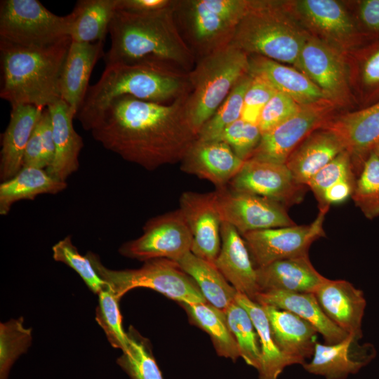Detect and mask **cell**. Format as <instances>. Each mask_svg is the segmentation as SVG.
Returning a JSON list of instances; mask_svg holds the SVG:
<instances>
[{
	"instance_id": "obj_3",
	"label": "cell",
	"mask_w": 379,
	"mask_h": 379,
	"mask_svg": "<svg viewBox=\"0 0 379 379\" xmlns=\"http://www.w3.org/2000/svg\"><path fill=\"white\" fill-rule=\"evenodd\" d=\"M188 73L152 62L114 63L105 65L99 80L90 85L76 115L90 131L112 100L130 95L140 100L164 104L188 93Z\"/></svg>"
},
{
	"instance_id": "obj_25",
	"label": "cell",
	"mask_w": 379,
	"mask_h": 379,
	"mask_svg": "<svg viewBox=\"0 0 379 379\" xmlns=\"http://www.w3.org/2000/svg\"><path fill=\"white\" fill-rule=\"evenodd\" d=\"M256 275L260 292L314 293L326 279L314 267L309 255L281 260L256 268Z\"/></svg>"
},
{
	"instance_id": "obj_2",
	"label": "cell",
	"mask_w": 379,
	"mask_h": 379,
	"mask_svg": "<svg viewBox=\"0 0 379 379\" xmlns=\"http://www.w3.org/2000/svg\"><path fill=\"white\" fill-rule=\"evenodd\" d=\"M175 5L149 13L116 10L109 26L111 46L103 57L105 65L152 62L189 73L196 60L178 30Z\"/></svg>"
},
{
	"instance_id": "obj_45",
	"label": "cell",
	"mask_w": 379,
	"mask_h": 379,
	"mask_svg": "<svg viewBox=\"0 0 379 379\" xmlns=\"http://www.w3.org/2000/svg\"><path fill=\"white\" fill-rule=\"evenodd\" d=\"M302 105L277 91L261 112L258 126L262 134L268 133L295 114Z\"/></svg>"
},
{
	"instance_id": "obj_18",
	"label": "cell",
	"mask_w": 379,
	"mask_h": 379,
	"mask_svg": "<svg viewBox=\"0 0 379 379\" xmlns=\"http://www.w3.org/2000/svg\"><path fill=\"white\" fill-rule=\"evenodd\" d=\"M314 294L329 319L348 334L361 338L366 305L362 291L347 281L326 278Z\"/></svg>"
},
{
	"instance_id": "obj_46",
	"label": "cell",
	"mask_w": 379,
	"mask_h": 379,
	"mask_svg": "<svg viewBox=\"0 0 379 379\" xmlns=\"http://www.w3.org/2000/svg\"><path fill=\"white\" fill-rule=\"evenodd\" d=\"M251 76V83L244 96L241 119L258 125L262 110L277 91L265 79Z\"/></svg>"
},
{
	"instance_id": "obj_15",
	"label": "cell",
	"mask_w": 379,
	"mask_h": 379,
	"mask_svg": "<svg viewBox=\"0 0 379 379\" xmlns=\"http://www.w3.org/2000/svg\"><path fill=\"white\" fill-rule=\"evenodd\" d=\"M179 203V209L193 237L191 252L214 264L220 250L222 224L214 192H185L181 194Z\"/></svg>"
},
{
	"instance_id": "obj_28",
	"label": "cell",
	"mask_w": 379,
	"mask_h": 379,
	"mask_svg": "<svg viewBox=\"0 0 379 379\" xmlns=\"http://www.w3.org/2000/svg\"><path fill=\"white\" fill-rule=\"evenodd\" d=\"M249 74L259 76L300 105L328 100L324 92L304 73L261 55L249 57Z\"/></svg>"
},
{
	"instance_id": "obj_53",
	"label": "cell",
	"mask_w": 379,
	"mask_h": 379,
	"mask_svg": "<svg viewBox=\"0 0 379 379\" xmlns=\"http://www.w3.org/2000/svg\"><path fill=\"white\" fill-rule=\"evenodd\" d=\"M377 156L379 157V142L377 144V145L375 147V148L373 150Z\"/></svg>"
},
{
	"instance_id": "obj_7",
	"label": "cell",
	"mask_w": 379,
	"mask_h": 379,
	"mask_svg": "<svg viewBox=\"0 0 379 379\" xmlns=\"http://www.w3.org/2000/svg\"><path fill=\"white\" fill-rule=\"evenodd\" d=\"M86 255L119 300L133 288H147L180 304L207 302L194 280L175 261L152 259L138 269L117 270L103 265L94 253L88 251Z\"/></svg>"
},
{
	"instance_id": "obj_52",
	"label": "cell",
	"mask_w": 379,
	"mask_h": 379,
	"mask_svg": "<svg viewBox=\"0 0 379 379\" xmlns=\"http://www.w3.org/2000/svg\"><path fill=\"white\" fill-rule=\"evenodd\" d=\"M359 16L365 27L379 32V0H364L359 5Z\"/></svg>"
},
{
	"instance_id": "obj_42",
	"label": "cell",
	"mask_w": 379,
	"mask_h": 379,
	"mask_svg": "<svg viewBox=\"0 0 379 379\" xmlns=\"http://www.w3.org/2000/svg\"><path fill=\"white\" fill-rule=\"evenodd\" d=\"M52 251L53 258L73 269L93 293L98 294L107 286V284L98 275L87 255L79 253L73 244L70 235L55 244Z\"/></svg>"
},
{
	"instance_id": "obj_12",
	"label": "cell",
	"mask_w": 379,
	"mask_h": 379,
	"mask_svg": "<svg viewBox=\"0 0 379 379\" xmlns=\"http://www.w3.org/2000/svg\"><path fill=\"white\" fill-rule=\"evenodd\" d=\"M174 17L196 61L229 45L237 26L210 11L203 0H176Z\"/></svg>"
},
{
	"instance_id": "obj_41",
	"label": "cell",
	"mask_w": 379,
	"mask_h": 379,
	"mask_svg": "<svg viewBox=\"0 0 379 379\" xmlns=\"http://www.w3.org/2000/svg\"><path fill=\"white\" fill-rule=\"evenodd\" d=\"M98 295V305L95 319L104 331L111 345L124 352L128 348L129 338L122 325V317L119 307L120 300L108 285Z\"/></svg>"
},
{
	"instance_id": "obj_6",
	"label": "cell",
	"mask_w": 379,
	"mask_h": 379,
	"mask_svg": "<svg viewBox=\"0 0 379 379\" xmlns=\"http://www.w3.org/2000/svg\"><path fill=\"white\" fill-rule=\"evenodd\" d=\"M307 37L274 2L251 1L248 11L237 25L230 44L244 52L277 62L298 64Z\"/></svg>"
},
{
	"instance_id": "obj_49",
	"label": "cell",
	"mask_w": 379,
	"mask_h": 379,
	"mask_svg": "<svg viewBox=\"0 0 379 379\" xmlns=\"http://www.w3.org/2000/svg\"><path fill=\"white\" fill-rule=\"evenodd\" d=\"M23 166L36 167L44 169H46L48 167L38 124L25 147Z\"/></svg>"
},
{
	"instance_id": "obj_21",
	"label": "cell",
	"mask_w": 379,
	"mask_h": 379,
	"mask_svg": "<svg viewBox=\"0 0 379 379\" xmlns=\"http://www.w3.org/2000/svg\"><path fill=\"white\" fill-rule=\"evenodd\" d=\"M325 128L339 137L351 156L353 168L360 173L366 158L379 142V100L340 117Z\"/></svg>"
},
{
	"instance_id": "obj_13",
	"label": "cell",
	"mask_w": 379,
	"mask_h": 379,
	"mask_svg": "<svg viewBox=\"0 0 379 379\" xmlns=\"http://www.w3.org/2000/svg\"><path fill=\"white\" fill-rule=\"evenodd\" d=\"M330 109L329 100L302 105L287 121L262 135L258 146L249 159L286 164L297 146L322 124Z\"/></svg>"
},
{
	"instance_id": "obj_23",
	"label": "cell",
	"mask_w": 379,
	"mask_h": 379,
	"mask_svg": "<svg viewBox=\"0 0 379 379\" xmlns=\"http://www.w3.org/2000/svg\"><path fill=\"white\" fill-rule=\"evenodd\" d=\"M104 42L78 43L72 41L61 74V99L76 115L88 88V81L98 60L104 57Z\"/></svg>"
},
{
	"instance_id": "obj_29",
	"label": "cell",
	"mask_w": 379,
	"mask_h": 379,
	"mask_svg": "<svg viewBox=\"0 0 379 379\" xmlns=\"http://www.w3.org/2000/svg\"><path fill=\"white\" fill-rule=\"evenodd\" d=\"M344 150L339 137L324 128L307 136L291 154L286 165L295 181L306 185L313 175Z\"/></svg>"
},
{
	"instance_id": "obj_31",
	"label": "cell",
	"mask_w": 379,
	"mask_h": 379,
	"mask_svg": "<svg viewBox=\"0 0 379 379\" xmlns=\"http://www.w3.org/2000/svg\"><path fill=\"white\" fill-rule=\"evenodd\" d=\"M117 0H79L70 13L69 35L72 41H105Z\"/></svg>"
},
{
	"instance_id": "obj_32",
	"label": "cell",
	"mask_w": 379,
	"mask_h": 379,
	"mask_svg": "<svg viewBox=\"0 0 379 379\" xmlns=\"http://www.w3.org/2000/svg\"><path fill=\"white\" fill-rule=\"evenodd\" d=\"M177 262L194 280L207 302L225 312L235 302L237 291L214 264L196 256L192 252L187 253Z\"/></svg>"
},
{
	"instance_id": "obj_44",
	"label": "cell",
	"mask_w": 379,
	"mask_h": 379,
	"mask_svg": "<svg viewBox=\"0 0 379 379\" xmlns=\"http://www.w3.org/2000/svg\"><path fill=\"white\" fill-rule=\"evenodd\" d=\"M354 172L351 156L344 150L313 175L306 186L319 202L328 188L342 180L354 179Z\"/></svg>"
},
{
	"instance_id": "obj_36",
	"label": "cell",
	"mask_w": 379,
	"mask_h": 379,
	"mask_svg": "<svg viewBox=\"0 0 379 379\" xmlns=\"http://www.w3.org/2000/svg\"><path fill=\"white\" fill-rule=\"evenodd\" d=\"M224 312L229 328L238 345L240 357L246 364L258 371L261 362L259 338L248 313L236 301Z\"/></svg>"
},
{
	"instance_id": "obj_16",
	"label": "cell",
	"mask_w": 379,
	"mask_h": 379,
	"mask_svg": "<svg viewBox=\"0 0 379 379\" xmlns=\"http://www.w3.org/2000/svg\"><path fill=\"white\" fill-rule=\"evenodd\" d=\"M360 338L349 335L333 345L316 343L311 360L302 365L309 373L326 379H347L367 365L375 356L371 344L360 345Z\"/></svg>"
},
{
	"instance_id": "obj_39",
	"label": "cell",
	"mask_w": 379,
	"mask_h": 379,
	"mask_svg": "<svg viewBox=\"0 0 379 379\" xmlns=\"http://www.w3.org/2000/svg\"><path fill=\"white\" fill-rule=\"evenodd\" d=\"M32 339V328L24 326L22 317L0 324V379L8 378L11 366L27 351Z\"/></svg>"
},
{
	"instance_id": "obj_11",
	"label": "cell",
	"mask_w": 379,
	"mask_h": 379,
	"mask_svg": "<svg viewBox=\"0 0 379 379\" xmlns=\"http://www.w3.org/2000/svg\"><path fill=\"white\" fill-rule=\"evenodd\" d=\"M222 222L233 226L241 235L274 227L295 225L286 206L260 196L236 192L228 186L214 191Z\"/></svg>"
},
{
	"instance_id": "obj_26",
	"label": "cell",
	"mask_w": 379,
	"mask_h": 379,
	"mask_svg": "<svg viewBox=\"0 0 379 379\" xmlns=\"http://www.w3.org/2000/svg\"><path fill=\"white\" fill-rule=\"evenodd\" d=\"M44 109L33 105L11 107L8 124L1 135L0 179L14 177L23 166L25 147Z\"/></svg>"
},
{
	"instance_id": "obj_22",
	"label": "cell",
	"mask_w": 379,
	"mask_h": 379,
	"mask_svg": "<svg viewBox=\"0 0 379 379\" xmlns=\"http://www.w3.org/2000/svg\"><path fill=\"white\" fill-rule=\"evenodd\" d=\"M297 66L331 100L340 98L346 88L345 71L341 58L324 43L307 39Z\"/></svg>"
},
{
	"instance_id": "obj_8",
	"label": "cell",
	"mask_w": 379,
	"mask_h": 379,
	"mask_svg": "<svg viewBox=\"0 0 379 379\" xmlns=\"http://www.w3.org/2000/svg\"><path fill=\"white\" fill-rule=\"evenodd\" d=\"M70 13L57 15L38 0L0 2V41L25 48L50 46L69 36Z\"/></svg>"
},
{
	"instance_id": "obj_30",
	"label": "cell",
	"mask_w": 379,
	"mask_h": 379,
	"mask_svg": "<svg viewBox=\"0 0 379 379\" xmlns=\"http://www.w3.org/2000/svg\"><path fill=\"white\" fill-rule=\"evenodd\" d=\"M67 186L66 182L53 178L44 168L23 166L14 177L0 184V214L7 215L17 201L34 200L44 194H55Z\"/></svg>"
},
{
	"instance_id": "obj_4",
	"label": "cell",
	"mask_w": 379,
	"mask_h": 379,
	"mask_svg": "<svg viewBox=\"0 0 379 379\" xmlns=\"http://www.w3.org/2000/svg\"><path fill=\"white\" fill-rule=\"evenodd\" d=\"M71 43L70 36L40 48L0 41L1 98L11 107L25 105L43 109L60 100V78Z\"/></svg>"
},
{
	"instance_id": "obj_27",
	"label": "cell",
	"mask_w": 379,
	"mask_h": 379,
	"mask_svg": "<svg viewBox=\"0 0 379 379\" xmlns=\"http://www.w3.org/2000/svg\"><path fill=\"white\" fill-rule=\"evenodd\" d=\"M255 302L295 314L314 326L326 345L341 342L350 335L328 319L312 293L259 292Z\"/></svg>"
},
{
	"instance_id": "obj_33",
	"label": "cell",
	"mask_w": 379,
	"mask_h": 379,
	"mask_svg": "<svg viewBox=\"0 0 379 379\" xmlns=\"http://www.w3.org/2000/svg\"><path fill=\"white\" fill-rule=\"evenodd\" d=\"M235 301L247 311L258 335L261 352L258 379H277L289 364L274 341L265 311L260 304L241 293H237Z\"/></svg>"
},
{
	"instance_id": "obj_1",
	"label": "cell",
	"mask_w": 379,
	"mask_h": 379,
	"mask_svg": "<svg viewBox=\"0 0 379 379\" xmlns=\"http://www.w3.org/2000/svg\"><path fill=\"white\" fill-rule=\"evenodd\" d=\"M189 93L169 105L116 98L94 121L91 135L106 149L148 171L180 163L198 138L186 112Z\"/></svg>"
},
{
	"instance_id": "obj_34",
	"label": "cell",
	"mask_w": 379,
	"mask_h": 379,
	"mask_svg": "<svg viewBox=\"0 0 379 379\" xmlns=\"http://www.w3.org/2000/svg\"><path fill=\"white\" fill-rule=\"evenodd\" d=\"M180 305L190 321L209 335L219 356L232 361L240 357L238 345L229 328L224 312L208 302Z\"/></svg>"
},
{
	"instance_id": "obj_9",
	"label": "cell",
	"mask_w": 379,
	"mask_h": 379,
	"mask_svg": "<svg viewBox=\"0 0 379 379\" xmlns=\"http://www.w3.org/2000/svg\"><path fill=\"white\" fill-rule=\"evenodd\" d=\"M329 206L319 207L310 225L252 231L242 236L255 268L275 261L308 255L312 244L326 234L323 227Z\"/></svg>"
},
{
	"instance_id": "obj_40",
	"label": "cell",
	"mask_w": 379,
	"mask_h": 379,
	"mask_svg": "<svg viewBox=\"0 0 379 379\" xmlns=\"http://www.w3.org/2000/svg\"><path fill=\"white\" fill-rule=\"evenodd\" d=\"M352 198L366 218L379 216V157L373 151L364 163Z\"/></svg>"
},
{
	"instance_id": "obj_37",
	"label": "cell",
	"mask_w": 379,
	"mask_h": 379,
	"mask_svg": "<svg viewBox=\"0 0 379 379\" xmlns=\"http://www.w3.org/2000/svg\"><path fill=\"white\" fill-rule=\"evenodd\" d=\"M129 346L117 360V364L131 379H164L152 354L149 342L132 326L127 332Z\"/></svg>"
},
{
	"instance_id": "obj_35",
	"label": "cell",
	"mask_w": 379,
	"mask_h": 379,
	"mask_svg": "<svg viewBox=\"0 0 379 379\" xmlns=\"http://www.w3.org/2000/svg\"><path fill=\"white\" fill-rule=\"evenodd\" d=\"M300 13L318 29L331 36H352L354 24L343 7L333 0H303L298 4Z\"/></svg>"
},
{
	"instance_id": "obj_14",
	"label": "cell",
	"mask_w": 379,
	"mask_h": 379,
	"mask_svg": "<svg viewBox=\"0 0 379 379\" xmlns=\"http://www.w3.org/2000/svg\"><path fill=\"white\" fill-rule=\"evenodd\" d=\"M231 190L252 194L291 206L302 199L305 185L298 183L286 164L248 159L227 185Z\"/></svg>"
},
{
	"instance_id": "obj_50",
	"label": "cell",
	"mask_w": 379,
	"mask_h": 379,
	"mask_svg": "<svg viewBox=\"0 0 379 379\" xmlns=\"http://www.w3.org/2000/svg\"><path fill=\"white\" fill-rule=\"evenodd\" d=\"M176 0H117L116 10L149 13L173 7Z\"/></svg>"
},
{
	"instance_id": "obj_17",
	"label": "cell",
	"mask_w": 379,
	"mask_h": 379,
	"mask_svg": "<svg viewBox=\"0 0 379 379\" xmlns=\"http://www.w3.org/2000/svg\"><path fill=\"white\" fill-rule=\"evenodd\" d=\"M244 163L225 142L197 138L181 160L180 169L220 189L228 185Z\"/></svg>"
},
{
	"instance_id": "obj_5",
	"label": "cell",
	"mask_w": 379,
	"mask_h": 379,
	"mask_svg": "<svg viewBox=\"0 0 379 379\" xmlns=\"http://www.w3.org/2000/svg\"><path fill=\"white\" fill-rule=\"evenodd\" d=\"M248 74L249 55L232 44L196 61L188 73L190 91L185 107L197 135L235 85Z\"/></svg>"
},
{
	"instance_id": "obj_38",
	"label": "cell",
	"mask_w": 379,
	"mask_h": 379,
	"mask_svg": "<svg viewBox=\"0 0 379 379\" xmlns=\"http://www.w3.org/2000/svg\"><path fill=\"white\" fill-rule=\"evenodd\" d=\"M252 76L244 77L232 88L214 114L198 133V139L216 140L229 125L241 119L245 94L250 86Z\"/></svg>"
},
{
	"instance_id": "obj_20",
	"label": "cell",
	"mask_w": 379,
	"mask_h": 379,
	"mask_svg": "<svg viewBox=\"0 0 379 379\" xmlns=\"http://www.w3.org/2000/svg\"><path fill=\"white\" fill-rule=\"evenodd\" d=\"M220 237L215 266L237 293L255 301L260 292L256 268L242 236L233 226L222 222Z\"/></svg>"
},
{
	"instance_id": "obj_10",
	"label": "cell",
	"mask_w": 379,
	"mask_h": 379,
	"mask_svg": "<svg viewBox=\"0 0 379 379\" xmlns=\"http://www.w3.org/2000/svg\"><path fill=\"white\" fill-rule=\"evenodd\" d=\"M138 238L123 244L119 252L140 261L165 258L177 262L191 252L193 237L180 209L149 219Z\"/></svg>"
},
{
	"instance_id": "obj_24",
	"label": "cell",
	"mask_w": 379,
	"mask_h": 379,
	"mask_svg": "<svg viewBox=\"0 0 379 379\" xmlns=\"http://www.w3.org/2000/svg\"><path fill=\"white\" fill-rule=\"evenodd\" d=\"M47 108L51 118L55 156L46 170L53 178L66 182L79 168L83 140L73 126L75 116L64 100L60 99Z\"/></svg>"
},
{
	"instance_id": "obj_19",
	"label": "cell",
	"mask_w": 379,
	"mask_h": 379,
	"mask_svg": "<svg viewBox=\"0 0 379 379\" xmlns=\"http://www.w3.org/2000/svg\"><path fill=\"white\" fill-rule=\"evenodd\" d=\"M268 319L274 341L289 366L312 358L318 332L295 314L271 305H260Z\"/></svg>"
},
{
	"instance_id": "obj_48",
	"label": "cell",
	"mask_w": 379,
	"mask_h": 379,
	"mask_svg": "<svg viewBox=\"0 0 379 379\" xmlns=\"http://www.w3.org/2000/svg\"><path fill=\"white\" fill-rule=\"evenodd\" d=\"M212 12L237 25L248 11L251 1L203 0Z\"/></svg>"
},
{
	"instance_id": "obj_51",
	"label": "cell",
	"mask_w": 379,
	"mask_h": 379,
	"mask_svg": "<svg viewBox=\"0 0 379 379\" xmlns=\"http://www.w3.org/2000/svg\"><path fill=\"white\" fill-rule=\"evenodd\" d=\"M355 182L354 179L344 180L328 188L324 193L319 207L339 204L352 197Z\"/></svg>"
},
{
	"instance_id": "obj_43",
	"label": "cell",
	"mask_w": 379,
	"mask_h": 379,
	"mask_svg": "<svg viewBox=\"0 0 379 379\" xmlns=\"http://www.w3.org/2000/svg\"><path fill=\"white\" fill-rule=\"evenodd\" d=\"M262 133L257 124L239 119L229 125L216 139L227 144L244 161L249 159L258 146Z\"/></svg>"
},
{
	"instance_id": "obj_47",
	"label": "cell",
	"mask_w": 379,
	"mask_h": 379,
	"mask_svg": "<svg viewBox=\"0 0 379 379\" xmlns=\"http://www.w3.org/2000/svg\"><path fill=\"white\" fill-rule=\"evenodd\" d=\"M360 81L369 98L379 95V46L364 57L360 70Z\"/></svg>"
}]
</instances>
